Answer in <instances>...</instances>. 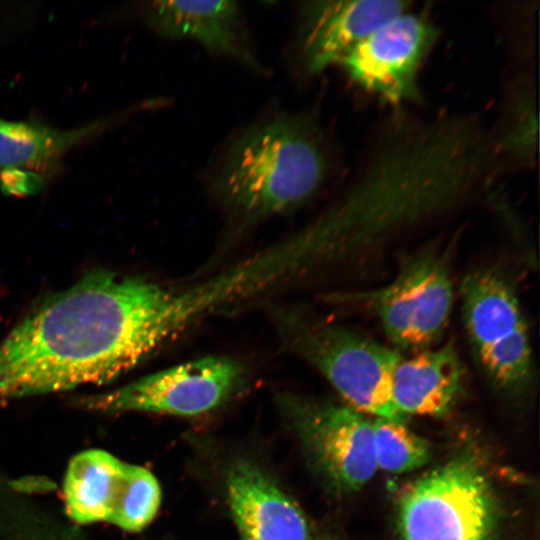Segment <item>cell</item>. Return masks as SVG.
Listing matches in <instances>:
<instances>
[{"label":"cell","mask_w":540,"mask_h":540,"mask_svg":"<svg viewBox=\"0 0 540 540\" xmlns=\"http://www.w3.org/2000/svg\"><path fill=\"white\" fill-rule=\"evenodd\" d=\"M182 313L172 287L90 273L0 342V400L111 381L177 335Z\"/></svg>","instance_id":"cell-1"},{"label":"cell","mask_w":540,"mask_h":540,"mask_svg":"<svg viewBox=\"0 0 540 540\" xmlns=\"http://www.w3.org/2000/svg\"><path fill=\"white\" fill-rule=\"evenodd\" d=\"M327 158L316 126L282 115L245 130L213 182L221 202L250 219L295 209L321 189Z\"/></svg>","instance_id":"cell-2"},{"label":"cell","mask_w":540,"mask_h":540,"mask_svg":"<svg viewBox=\"0 0 540 540\" xmlns=\"http://www.w3.org/2000/svg\"><path fill=\"white\" fill-rule=\"evenodd\" d=\"M450 251V247L424 248L406 257L387 285L345 293L339 299L371 311L397 351L431 348L442 337L453 306Z\"/></svg>","instance_id":"cell-3"},{"label":"cell","mask_w":540,"mask_h":540,"mask_svg":"<svg viewBox=\"0 0 540 540\" xmlns=\"http://www.w3.org/2000/svg\"><path fill=\"white\" fill-rule=\"evenodd\" d=\"M460 293L467 336L485 376L504 393H524L534 384L536 369L513 285L498 270L480 268L465 275Z\"/></svg>","instance_id":"cell-4"},{"label":"cell","mask_w":540,"mask_h":540,"mask_svg":"<svg viewBox=\"0 0 540 540\" xmlns=\"http://www.w3.org/2000/svg\"><path fill=\"white\" fill-rule=\"evenodd\" d=\"M294 350L313 365L355 410L404 423L392 394L394 369L403 356L348 328L289 317Z\"/></svg>","instance_id":"cell-5"},{"label":"cell","mask_w":540,"mask_h":540,"mask_svg":"<svg viewBox=\"0 0 540 540\" xmlns=\"http://www.w3.org/2000/svg\"><path fill=\"white\" fill-rule=\"evenodd\" d=\"M496 506L483 470L457 458L406 489L398 507L402 540H492Z\"/></svg>","instance_id":"cell-6"},{"label":"cell","mask_w":540,"mask_h":540,"mask_svg":"<svg viewBox=\"0 0 540 540\" xmlns=\"http://www.w3.org/2000/svg\"><path fill=\"white\" fill-rule=\"evenodd\" d=\"M64 497L68 515L79 523L107 521L140 531L156 516L162 494L150 471L95 449L70 461Z\"/></svg>","instance_id":"cell-7"},{"label":"cell","mask_w":540,"mask_h":540,"mask_svg":"<svg viewBox=\"0 0 540 540\" xmlns=\"http://www.w3.org/2000/svg\"><path fill=\"white\" fill-rule=\"evenodd\" d=\"M243 369L234 360L209 356L155 372L107 393L82 400L104 412H152L196 416L215 409L236 391Z\"/></svg>","instance_id":"cell-8"},{"label":"cell","mask_w":540,"mask_h":540,"mask_svg":"<svg viewBox=\"0 0 540 540\" xmlns=\"http://www.w3.org/2000/svg\"><path fill=\"white\" fill-rule=\"evenodd\" d=\"M283 408L316 470L336 489L356 491L377 471L372 421L349 405L290 396Z\"/></svg>","instance_id":"cell-9"},{"label":"cell","mask_w":540,"mask_h":540,"mask_svg":"<svg viewBox=\"0 0 540 540\" xmlns=\"http://www.w3.org/2000/svg\"><path fill=\"white\" fill-rule=\"evenodd\" d=\"M437 36L425 17L404 12L364 38L340 64L356 85L389 104L417 101L420 65Z\"/></svg>","instance_id":"cell-10"},{"label":"cell","mask_w":540,"mask_h":540,"mask_svg":"<svg viewBox=\"0 0 540 540\" xmlns=\"http://www.w3.org/2000/svg\"><path fill=\"white\" fill-rule=\"evenodd\" d=\"M400 0H324L304 3L300 54L309 74L340 64L374 30L407 11Z\"/></svg>","instance_id":"cell-11"},{"label":"cell","mask_w":540,"mask_h":540,"mask_svg":"<svg viewBox=\"0 0 540 540\" xmlns=\"http://www.w3.org/2000/svg\"><path fill=\"white\" fill-rule=\"evenodd\" d=\"M226 487L241 540H313L299 506L255 464L236 461Z\"/></svg>","instance_id":"cell-12"},{"label":"cell","mask_w":540,"mask_h":540,"mask_svg":"<svg viewBox=\"0 0 540 540\" xmlns=\"http://www.w3.org/2000/svg\"><path fill=\"white\" fill-rule=\"evenodd\" d=\"M147 18L166 38L193 40L212 53L257 66L235 1H156L149 6Z\"/></svg>","instance_id":"cell-13"},{"label":"cell","mask_w":540,"mask_h":540,"mask_svg":"<svg viewBox=\"0 0 540 540\" xmlns=\"http://www.w3.org/2000/svg\"><path fill=\"white\" fill-rule=\"evenodd\" d=\"M465 369L452 340L402 356L392 378L393 400L404 415L443 416L455 404Z\"/></svg>","instance_id":"cell-14"},{"label":"cell","mask_w":540,"mask_h":540,"mask_svg":"<svg viewBox=\"0 0 540 540\" xmlns=\"http://www.w3.org/2000/svg\"><path fill=\"white\" fill-rule=\"evenodd\" d=\"M103 126L104 123L96 122L63 131L39 123L0 118V168L9 170L57 160Z\"/></svg>","instance_id":"cell-15"},{"label":"cell","mask_w":540,"mask_h":540,"mask_svg":"<svg viewBox=\"0 0 540 540\" xmlns=\"http://www.w3.org/2000/svg\"><path fill=\"white\" fill-rule=\"evenodd\" d=\"M372 426L378 469L389 473H405L429 461L431 449L428 442L410 431L404 423L375 418Z\"/></svg>","instance_id":"cell-16"},{"label":"cell","mask_w":540,"mask_h":540,"mask_svg":"<svg viewBox=\"0 0 540 540\" xmlns=\"http://www.w3.org/2000/svg\"><path fill=\"white\" fill-rule=\"evenodd\" d=\"M537 118L532 109L531 101L528 104L521 102L520 112L504 137L502 149L520 158H531L533 147L536 144Z\"/></svg>","instance_id":"cell-17"},{"label":"cell","mask_w":540,"mask_h":540,"mask_svg":"<svg viewBox=\"0 0 540 540\" xmlns=\"http://www.w3.org/2000/svg\"><path fill=\"white\" fill-rule=\"evenodd\" d=\"M321 540H327V539H321Z\"/></svg>","instance_id":"cell-18"}]
</instances>
